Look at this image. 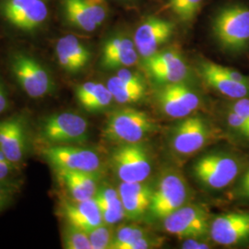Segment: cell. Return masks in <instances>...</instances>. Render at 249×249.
Listing matches in <instances>:
<instances>
[{
	"label": "cell",
	"mask_w": 249,
	"mask_h": 249,
	"mask_svg": "<svg viewBox=\"0 0 249 249\" xmlns=\"http://www.w3.org/2000/svg\"><path fill=\"white\" fill-rule=\"evenodd\" d=\"M8 68L20 90L34 100L53 95L56 83L47 65L34 53L23 50H12L8 57Z\"/></svg>",
	"instance_id": "cell-1"
},
{
	"label": "cell",
	"mask_w": 249,
	"mask_h": 249,
	"mask_svg": "<svg viewBox=\"0 0 249 249\" xmlns=\"http://www.w3.org/2000/svg\"><path fill=\"white\" fill-rule=\"evenodd\" d=\"M1 21L19 36L35 37L50 24L46 0H0Z\"/></svg>",
	"instance_id": "cell-2"
},
{
	"label": "cell",
	"mask_w": 249,
	"mask_h": 249,
	"mask_svg": "<svg viewBox=\"0 0 249 249\" xmlns=\"http://www.w3.org/2000/svg\"><path fill=\"white\" fill-rule=\"evenodd\" d=\"M38 139L45 147L80 145L89 139V124L83 116L66 111L44 117L38 125Z\"/></svg>",
	"instance_id": "cell-3"
},
{
	"label": "cell",
	"mask_w": 249,
	"mask_h": 249,
	"mask_svg": "<svg viewBox=\"0 0 249 249\" xmlns=\"http://www.w3.org/2000/svg\"><path fill=\"white\" fill-rule=\"evenodd\" d=\"M213 33L224 51L239 53L249 46V8L231 5L220 9L213 20Z\"/></svg>",
	"instance_id": "cell-4"
},
{
	"label": "cell",
	"mask_w": 249,
	"mask_h": 249,
	"mask_svg": "<svg viewBox=\"0 0 249 249\" xmlns=\"http://www.w3.org/2000/svg\"><path fill=\"white\" fill-rule=\"evenodd\" d=\"M158 129V124L145 112L135 108H122L107 117L103 137L118 144L142 142L149 134Z\"/></svg>",
	"instance_id": "cell-5"
},
{
	"label": "cell",
	"mask_w": 249,
	"mask_h": 249,
	"mask_svg": "<svg viewBox=\"0 0 249 249\" xmlns=\"http://www.w3.org/2000/svg\"><path fill=\"white\" fill-rule=\"evenodd\" d=\"M243 161L236 155L228 152H213L196 160L193 165V175L205 187L213 190H222L240 176Z\"/></svg>",
	"instance_id": "cell-6"
},
{
	"label": "cell",
	"mask_w": 249,
	"mask_h": 249,
	"mask_svg": "<svg viewBox=\"0 0 249 249\" xmlns=\"http://www.w3.org/2000/svg\"><path fill=\"white\" fill-rule=\"evenodd\" d=\"M189 189L187 181L178 171H168L160 178L153 188L148 213L153 220H163L187 204Z\"/></svg>",
	"instance_id": "cell-7"
},
{
	"label": "cell",
	"mask_w": 249,
	"mask_h": 249,
	"mask_svg": "<svg viewBox=\"0 0 249 249\" xmlns=\"http://www.w3.org/2000/svg\"><path fill=\"white\" fill-rule=\"evenodd\" d=\"M42 157L54 171L100 173L103 161L98 152L80 145H61L42 149Z\"/></svg>",
	"instance_id": "cell-8"
},
{
	"label": "cell",
	"mask_w": 249,
	"mask_h": 249,
	"mask_svg": "<svg viewBox=\"0 0 249 249\" xmlns=\"http://www.w3.org/2000/svg\"><path fill=\"white\" fill-rule=\"evenodd\" d=\"M111 164L121 182H143L151 176L148 150L141 142L120 144L111 155Z\"/></svg>",
	"instance_id": "cell-9"
},
{
	"label": "cell",
	"mask_w": 249,
	"mask_h": 249,
	"mask_svg": "<svg viewBox=\"0 0 249 249\" xmlns=\"http://www.w3.org/2000/svg\"><path fill=\"white\" fill-rule=\"evenodd\" d=\"M210 214L199 205L185 204L163 219L165 231L179 238L204 237L210 234Z\"/></svg>",
	"instance_id": "cell-10"
},
{
	"label": "cell",
	"mask_w": 249,
	"mask_h": 249,
	"mask_svg": "<svg viewBox=\"0 0 249 249\" xmlns=\"http://www.w3.org/2000/svg\"><path fill=\"white\" fill-rule=\"evenodd\" d=\"M198 71L205 82L224 96L249 98V78L240 72L211 61L199 62Z\"/></svg>",
	"instance_id": "cell-11"
},
{
	"label": "cell",
	"mask_w": 249,
	"mask_h": 249,
	"mask_svg": "<svg viewBox=\"0 0 249 249\" xmlns=\"http://www.w3.org/2000/svg\"><path fill=\"white\" fill-rule=\"evenodd\" d=\"M212 126L202 116H187L174 128L171 139L173 151L189 156L200 151L211 140Z\"/></svg>",
	"instance_id": "cell-12"
},
{
	"label": "cell",
	"mask_w": 249,
	"mask_h": 249,
	"mask_svg": "<svg viewBox=\"0 0 249 249\" xmlns=\"http://www.w3.org/2000/svg\"><path fill=\"white\" fill-rule=\"evenodd\" d=\"M156 100L162 114L178 119L190 116L200 106L199 95L184 81L163 84Z\"/></svg>",
	"instance_id": "cell-13"
},
{
	"label": "cell",
	"mask_w": 249,
	"mask_h": 249,
	"mask_svg": "<svg viewBox=\"0 0 249 249\" xmlns=\"http://www.w3.org/2000/svg\"><path fill=\"white\" fill-rule=\"evenodd\" d=\"M30 146L29 127L25 116L13 115L0 120V150L15 164L25 160Z\"/></svg>",
	"instance_id": "cell-14"
},
{
	"label": "cell",
	"mask_w": 249,
	"mask_h": 249,
	"mask_svg": "<svg viewBox=\"0 0 249 249\" xmlns=\"http://www.w3.org/2000/svg\"><path fill=\"white\" fill-rule=\"evenodd\" d=\"M148 74L161 84L183 82L189 75V69L181 53L174 49H165L143 59Z\"/></svg>",
	"instance_id": "cell-15"
},
{
	"label": "cell",
	"mask_w": 249,
	"mask_h": 249,
	"mask_svg": "<svg viewBox=\"0 0 249 249\" xmlns=\"http://www.w3.org/2000/svg\"><path fill=\"white\" fill-rule=\"evenodd\" d=\"M210 236L224 247L243 245L249 241V212H230L211 222Z\"/></svg>",
	"instance_id": "cell-16"
},
{
	"label": "cell",
	"mask_w": 249,
	"mask_h": 249,
	"mask_svg": "<svg viewBox=\"0 0 249 249\" xmlns=\"http://www.w3.org/2000/svg\"><path fill=\"white\" fill-rule=\"evenodd\" d=\"M53 54L58 67L70 75L80 74L91 60L89 46L73 35L61 36L55 41Z\"/></svg>",
	"instance_id": "cell-17"
},
{
	"label": "cell",
	"mask_w": 249,
	"mask_h": 249,
	"mask_svg": "<svg viewBox=\"0 0 249 249\" xmlns=\"http://www.w3.org/2000/svg\"><path fill=\"white\" fill-rule=\"evenodd\" d=\"M176 30L175 24L166 19L148 18L137 28L134 44L143 59L159 51L161 45L167 43Z\"/></svg>",
	"instance_id": "cell-18"
},
{
	"label": "cell",
	"mask_w": 249,
	"mask_h": 249,
	"mask_svg": "<svg viewBox=\"0 0 249 249\" xmlns=\"http://www.w3.org/2000/svg\"><path fill=\"white\" fill-rule=\"evenodd\" d=\"M138 57L134 40L124 34H116L109 36L103 44L100 67L104 71H118L133 66Z\"/></svg>",
	"instance_id": "cell-19"
},
{
	"label": "cell",
	"mask_w": 249,
	"mask_h": 249,
	"mask_svg": "<svg viewBox=\"0 0 249 249\" xmlns=\"http://www.w3.org/2000/svg\"><path fill=\"white\" fill-rule=\"evenodd\" d=\"M58 213L65 219L66 223L86 231H90L104 223L94 197L83 201H75L72 199L61 200L58 206Z\"/></svg>",
	"instance_id": "cell-20"
},
{
	"label": "cell",
	"mask_w": 249,
	"mask_h": 249,
	"mask_svg": "<svg viewBox=\"0 0 249 249\" xmlns=\"http://www.w3.org/2000/svg\"><path fill=\"white\" fill-rule=\"evenodd\" d=\"M117 190L122 200L124 217L135 220L148 213L153 188L145 181L121 182Z\"/></svg>",
	"instance_id": "cell-21"
},
{
	"label": "cell",
	"mask_w": 249,
	"mask_h": 249,
	"mask_svg": "<svg viewBox=\"0 0 249 249\" xmlns=\"http://www.w3.org/2000/svg\"><path fill=\"white\" fill-rule=\"evenodd\" d=\"M55 173L72 200L83 201L93 198L98 190L100 173L74 171H55Z\"/></svg>",
	"instance_id": "cell-22"
},
{
	"label": "cell",
	"mask_w": 249,
	"mask_h": 249,
	"mask_svg": "<svg viewBox=\"0 0 249 249\" xmlns=\"http://www.w3.org/2000/svg\"><path fill=\"white\" fill-rule=\"evenodd\" d=\"M76 100L89 113H100L111 107L114 97L107 85L96 81H87L75 89Z\"/></svg>",
	"instance_id": "cell-23"
},
{
	"label": "cell",
	"mask_w": 249,
	"mask_h": 249,
	"mask_svg": "<svg viewBox=\"0 0 249 249\" xmlns=\"http://www.w3.org/2000/svg\"><path fill=\"white\" fill-rule=\"evenodd\" d=\"M60 8L67 25L83 33H93L98 29L86 0H61Z\"/></svg>",
	"instance_id": "cell-24"
},
{
	"label": "cell",
	"mask_w": 249,
	"mask_h": 249,
	"mask_svg": "<svg viewBox=\"0 0 249 249\" xmlns=\"http://www.w3.org/2000/svg\"><path fill=\"white\" fill-rule=\"evenodd\" d=\"M94 198L98 204L104 223L114 225L123 220L124 208L117 189L108 185H101Z\"/></svg>",
	"instance_id": "cell-25"
},
{
	"label": "cell",
	"mask_w": 249,
	"mask_h": 249,
	"mask_svg": "<svg viewBox=\"0 0 249 249\" xmlns=\"http://www.w3.org/2000/svg\"><path fill=\"white\" fill-rule=\"evenodd\" d=\"M107 86L112 93L114 101L121 105L137 103L142 100L146 94V87L125 83L116 75L107 80Z\"/></svg>",
	"instance_id": "cell-26"
},
{
	"label": "cell",
	"mask_w": 249,
	"mask_h": 249,
	"mask_svg": "<svg viewBox=\"0 0 249 249\" xmlns=\"http://www.w3.org/2000/svg\"><path fill=\"white\" fill-rule=\"evenodd\" d=\"M148 233L149 231L139 225H121L115 231L110 249H127L134 241Z\"/></svg>",
	"instance_id": "cell-27"
},
{
	"label": "cell",
	"mask_w": 249,
	"mask_h": 249,
	"mask_svg": "<svg viewBox=\"0 0 249 249\" xmlns=\"http://www.w3.org/2000/svg\"><path fill=\"white\" fill-rule=\"evenodd\" d=\"M63 248L66 249H91L88 232L67 223L62 232Z\"/></svg>",
	"instance_id": "cell-28"
},
{
	"label": "cell",
	"mask_w": 249,
	"mask_h": 249,
	"mask_svg": "<svg viewBox=\"0 0 249 249\" xmlns=\"http://www.w3.org/2000/svg\"><path fill=\"white\" fill-rule=\"evenodd\" d=\"M203 0H168L167 8L184 22H189L196 17Z\"/></svg>",
	"instance_id": "cell-29"
},
{
	"label": "cell",
	"mask_w": 249,
	"mask_h": 249,
	"mask_svg": "<svg viewBox=\"0 0 249 249\" xmlns=\"http://www.w3.org/2000/svg\"><path fill=\"white\" fill-rule=\"evenodd\" d=\"M87 232L91 249H110L115 233L112 225L102 223Z\"/></svg>",
	"instance_id": "cell-30"
},
{
	"label": "cell",
	"mask_w": 249,
	"mask_h": 249,
	"mask_svg": "<svg viewBox=\"0 0 249 249\" xmlns=\"http://www.w3.org/2000/svg\"><path fill=\"white\" fill-rule=\"evenodd\" d=\"M21 191V182L14 178L0 180V213L13 203Z\"/></svg>",
	"instance_id": "cell-31"
},
{
	"label": "cell",
	"mask_w": 249,
	"mask_h": 249,
	"mask_svg": "<svg viewBox=\"0 0 249 249\" xmlns=\"http://www.w3.org/2000/svg\"><path fill=\"white\" fill-rule=\"evenodd\" d=\"M226 122L234 133L249 142V124L240 115L232 111L229 107L226 112Z\"/></svg>",
	"instance_id": "cell-32"
},
{
	"label": "cell",
	"mask_w": 249,
	"mask_h": 249,
	"mask_svg": "<svg viewBox=\"0 0 249 249\" xmlns=\"http://www.w3.org/2000/svg\"><path fill=\"white\" fill-rule=\"evenodd\" d=\"M94 21L99 27L103 25L108 16L107 0H86Z\"/></svg>",
	"instance_id": "cell-33"
},
{
	"label": "cell",
	"mask_w": 249,
	"mask_h": 249,
	"mask_svg": "<svg viewBox=\"0 0 249 249\" xmlns=\"http://www.w3.org/2000/svg\"><path fill=\"white\" fill-rule=\"evenodd\" d=\"M19 171L20 166L10 161L0 150V180L14 179Z\"/></svg>",
	"instance_id": "cell-34"
},
{
	"label": "cell",
	"mask_w": 249,
	"mask_h": 249,
	"mask_svg": "<svg viewBox=\"0 0 249 249\" xmlns=\"http://www.w3.org/2000/svg\"><path fill=\"white\" fill-rule=\"evenodd\" d=\"M162 244H163L162 237H157L148 233L142 237L139 238L138 240L134 241L132 244L128 246L127 249H156L162 246Z\"/></svg>",
	"instance_id": "cell-35"
},
{
	"label": "cell",
	"mask_w": 249,
	"mask_h": 249,
	"mask_svg": "<svg viewBox=\"0 0 249 249\" xmlns=\"http://www.w3.org/2000/svg\"><path fill=\"white\" fill-rule=\"evenodd\" d=\"M233 196L241 199L249 200V167L238 179L236 187L233 189Z\"/></svg>",
	"instance_id": "cell-36"
},
{
	"label": "cell",
	"mask_w": 249,
	"mask_h": 249,
	"mask_svg": "<svg viewBox=\"0 0 249 249\" xmlns=\"http://www.w3.org/2000/svg\"><path fill=\"white\" fill-rule=\"evenodd\" d=\"M116 75L120 80H123L125 83L131 84L134 86L146 87V83L143 80L142 77L137 72L131 71L124 68V69L118 70Z\"/></svg>",
	"instance_id": "cell-37"
},
{
	"label": "cell",
	"mask_w": 249,
	"mask_h": 249,
	"mask_svg": "<svg viewBox=\"0 0 249 249\" xmlns=\"http://www.w3.org/2000/svg\"><path fill=\"white\" fill-rule=\"evenodd\" d=\"M202 237L186 238L182 244V249H211V245L203 240Z\"/></svg>",
	"instance_id": "cell-38"
},
{
	"label": "cell",
	"mask_w": 249,
	"mask_h": 249,
	"mask_svg": "<svg viewBox=\"0 0 249 249\" xmlns=\"http://www.w3.org/2000/svg\"><path fill=\"white\" fill-rule=\"evenodd\" d=\"M10 100H9V90L4 82L3 78L0 75V116L3 115L9 109Z\"/></svg>",
	"instance_id": "cell-39"
}]
</instances>
